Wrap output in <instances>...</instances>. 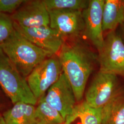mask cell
Returning a JSON list of instances; mask_svg holds the SVG:
<instances>
[{
  "instance_id": "obj_21",
  "label": "cell",
  "mask_w": 124,
  "mask_h": 124,
  "mask_svg": "<svg viewBox=\"0 0 124 124\" xmlns=\"http://www.w3.org/2000/svg\"><path fill=\"white\" fill-rule=\"evenodd\" d=\"M0 124H5L2 115H0Z\"/></svg>"
},
{
  "instance_id": "obj_11",
  "label": "cell",
  "mask_w": 124,
  "mask_h": 124,
  "mask_svg": "<svg viewBox=\"0 0 124 124\" xmlns=\"http://www.w3.org/2000/svg\"><path fill=\"white\" fill-rule=\"evenodd\" d=\"M10 17L13 22L27 28L50 25L49 12L43 0H25Z\"/></svg>"
},
{
  "instance_id": "obj_5",
  "label": "cell",
  "mask_w": 124,
  "mask_h": 124,
  "mask_svg": "<svg viewBox=\"0 0 124 124\" xmlns=\"http://www.w3.org/2000/svg\"><path fill=\"white\" fill-rule=\"evenodd\" d=\"M124 90L117 75L99 71L85 93V101L89 105L102 108Z\"/></svg>"
},
{
  "instance_id": "obj_9",
  "label": "cell",
  "mask_w": 124,
  "mask_h": 124,
  "mask_svg": "<svg viewBox=\"0 0 124 124\" xmlns=\"http://www.w3.org/2000/svg\"><path fill=\"white\" fill-rule=\"evenodd\" d=\"M13 25L27 40L53 55H58L64 41L58 32L50 26L27 28L14 22Z\"/></svg>"
},
{
  "instance_id": "obj_6",
  "label": "cell",
  "mask_w": 124,
  "mask_h": 124,
  "mask_svg": "<svg viewBox=\"0 0 124 124\" xmlns=\"http://www.w3.org/2000/svg\"><path fill=\"white\" fill-rule=\"evenodd\" d=\"M99 71L124 76V43L119 32L108 33L98 52Z\"/></svg>"
},
{
  "instance_id": "obj_19",
  "label": "cell",
  "mask_w": 124,
  "mask_h": 124,
  "mask_svg": "<svg viewBox=\"0 0 124 124\" xmlns=\"http://www.w3.org/2000/svg\"><path fill=\"white\" fill-rule=\"evenodd\" d=\"M25 1L24 0H0V13L13 14Z\"/></svg>"
},
{
  "instance_id": "obj_10",
  "label": "cell",
  "mask_w": 124,
  "mask_h": 124,
  "mask_svg": "<svg viewBox=\"0 0 124 124\" xmlns=\"http://www.w3.org/2000/svg\"><path fill=\"white\" fill-rule=\"evenodd\" d=\"M105 0H90L82 11L84 23L83 34L98 52L102 49L104 38L102 29V13Z\"/></svg>"
},
{
  "instance_id": "obj_7",
  "label": "cell",
  "mask_w": 124,
  "mask_h": 124,
  "mask_svg": "<svg viewBox=\"0 0 124 124\" xmlns=\"http://www.w3.org/2000/svg\"><path fill=\"white\" fill-rule=\"evenodd\" d=\"M49 26L56 30L64 41L79 38L84 31L82 11L79 10L49 11Z\"/></svg>"
},
{
  "instance_id": "obj_2",
  "label": "cell",
  "mask_w": 124,
  "mask_h": 124,
  "mask_svg": "<svg viewBox=\"0 0 124 124\" xmlns=\"http://www.w3.org/2000/svg\"><path fill=\"white\" fill-rule=\"evenodd\" d=\"M0 46L25 78L40 62L53 56L27 40L15 29Z\"/></svg>"
},
{
  "instance_id": "obj_17",
  "label": "cell",
  "mask_w": 124,
  "mask_h": 124,
  "mask_svg": "<svg viewBox=\"0 0 124 124\" xmlns=\"http://www.w3.org/2000/svg\"><path fill=\"white\" fill-rule=\"evenodd\" d=\"M48 11L79 10L83 11L88 6V0H43Z\"/></svg>"
},
{
  "instance_id": "obj_12",
  "label": "cell",
  "mask_w": 124,
  "mask_h": 124,
  "mask_svg": "<svg viewBox=\"0 0 124 124\" xmlns=\"http://www.w3.org/2000/svg\"><path fill=\"white\" fill-rule=\"evenodd\" d=\"M36 107L24 102H18L5 112L2 117L5 124H37Z\"/></svg>"
},
{
  "instance_id": "obj_14",
  "label": "cell",
  "mask_w": 124,
  "mask_h": 124,
  "mask_svg": "<svg viewBox=\"0 0 124 124\" xmlns=\"http://www.w3.org/2000/svg\"><path fill=\"white\" fill-rule=\"evenodd\" d=\"M102 109L91 106L84 100L76 105L64 124H71L77 118L81 124H102Z\"/></svg>"
},
{
  "instance_id": "obj_1",
  "label": "cell",
  "mask_w": 124,
  "mask_h": 124,
  "mask_svg": "<svg viewBox=\"0 0 124 124\" xmlns=\"http://www.w3.org/2000/svg\"><path fill=\"white\" fill-rule=\"evenodd\" d=\"M58 56L63 73L74 90L76 102L80 103L88 79L98 62V55L77 38L65 40Z\"/></svg>"
},
{
  "instance_id": "obj_15",
  "label": "cell",
  "mask_w": 124,
  "mask_h": 124,
  "mask_svg": "<svg viewBox=\"0 0 124 124\" xmlns=\"http://www.w3.org/2000/svg\"><path fill=\"white\" fill-rule=\"evenodd\" d=\"M102 124H124V91L102 108Z\"/></svg>"
},
{
  "instance_id": "obj_16",
  "label": "cell",
  "mask_w": 124,
  "mask_h": 124,
  "mask_svg": "<svg viewBox=\"0 0 124 124\" xmlns=\"http://www.w3.org/2000/svg\"><path fill=\"white\" fill-rule=\"evenodd\" d=\"M36 115L37 124H64L65 123L59 112L46 102L44 96L38 102Z\"/></svg>"
},
{
  "instance_id": "obj_13",
  "label": "cell",
  "mask_w": 124,
  "mask_h": 124,
  "mask_svg": "<svg viewBox=\"0 0 124 124\" xmlns=\"http://www.w3.org/2000/svg\"><path fill=\"white\" fill-rule=\"evenodd\" d=\"M124 22V0H105L102 13L104 32L115 31Z\"/></svg>"
},
{
  "instance_id": "obj_20",
  "label": "cell",
  "mask_w": 124,
  "mask_h": 124,
  "mask_svg": "<svg viewBox=\"0 0 124 124\" xmlns=\"http://www.w3.org/2000/svg\"><path fill=\"white\" fill-rule=\"evenodd\" d=\"M119 27H120V32L119 33L124 43V22L122 23Z\"/></svg>"
},
{
  "instance_id": "obj_8",
  "label": "cell",
  "mask_w": 124,
  "mask_h": 124,
  "mask_svg": "<svg viewBox=\"0 0 124 124\" xmlns=\"http://www.w3.org/2000/svg\"><path fill=\"white\" fill-rule=\"evenodd\" d=\"M44 99L49 105L59 112L65 121L72 114L77 102L73 88L63 73L47 91Z\"/></svg>"
},
{
  "instance_id": "obj_18",
  "label": "cell",
  "mask_w": 124,
  "mask_h": 124,
  "mask_svg": "<svg viewBox=\"0 0 124 124\" xmlns=\"http://www.w3.org/2000/svg\"><path fill=\"white\" fill-rule=\"evenodd\" d=\"M14 30L13 20L8 15L0 13V45L7 40Z\"/></svg>"
},
{
  "instance_id": "obj_3",
  "label": "cell",
  "mask_w": 124,
  "mask_h": 124,
  "mask_svg": "<svg viewBox=\"0 0 124 124\" xmlns=\"http://www.w3.org/2000/svg\"><path fill=\"white\" fill-rule=\"evenodd\" d=\"M0 86L13 104L24 102L36 105L38 100L24 77L0 46Z\"/></svg>"
},
{
  "instance_id": "obj_4",
  "label": "cell",
  "mask_w": 124,
  "mask_h": 124,
  "mask_svg": "<svg viewBox=\"0 0 124 124\" xmlns=\"http://www.w3.org/2000/svg\"><path fill=\"white\" fill-rule=\"evenodd\" d=\"M62 73L58 55L46 58L31 71L27 77V81L38 101L58 81Z\"/></svg>"
}]
</instances>
